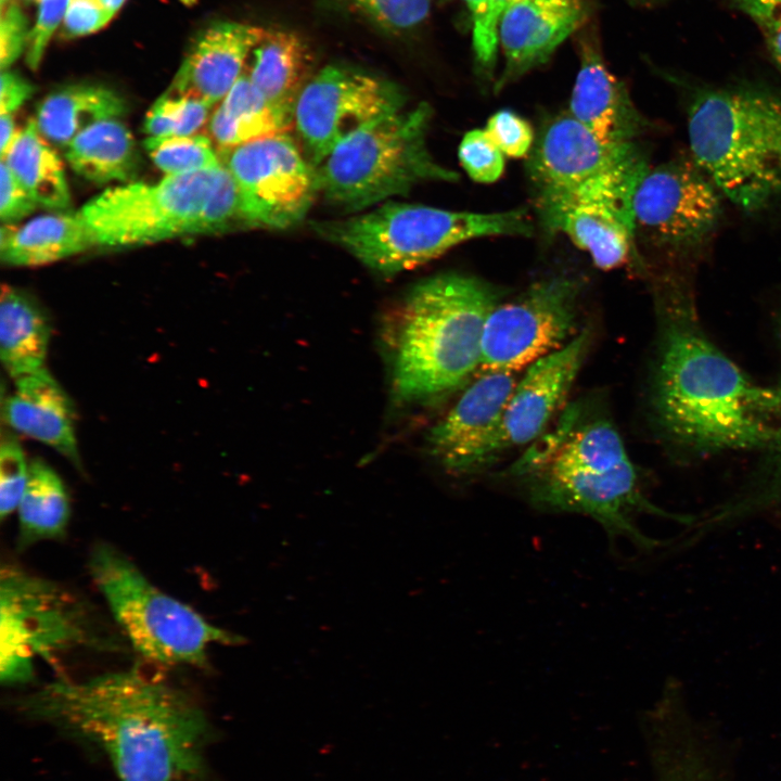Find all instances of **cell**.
Here are the masks:
<instances>
[{"mask_svg": "<svg viewBox=\"0 0 781 781\" xmlns=\"http://www.w3.org/2000/svg\"><path fill=\"white\" fill-rule=\"evenodd\" d=\"M313 229L373 271L393 276L472 239L530 235L533 223L524 209L485 214L387 202L349 218L316 222Z\"/></svg>", "mask_w": 781, "mask_h": 781, "instance_id": "cell-7", "label": "cell"}, {"mask_svg": "<svg viewBox=\"0 0 781 781\" xmlns=\"http://www.w3.org/2000/svg\"><path fill=\"white\" fill-rule=\"evenodd\" d=\"M126 111L125 100L114 90L98 85L76 84L46 97L35 120L47 140L67 146L88 127L118 118Z\"/></svg>", "mask_w": 781, "mask_h": 781, "instance_id": "cell-27", "label": "cell"}, {"mask_svg": "<svg viewBox=\"0 0 781 781\" xmlns=\"http://www.w3.org/2000/svg\"><path fill=\"white\" fill-rule=\"evenodd\" d=\"M27 461L18 441L3 435L0 446V516L10 515L21 502L28 479Z\"/></svg>", "mask_w": 781, "mask_h": 781, "instance_id": "cell-35", "label": "cell"}, {"mask_svg": "<svg viewBox=\"0 0 781 781\" xmlns=\"http://www.w3.org/2000/svg\"><path fill=\"white\" fill-rule=\"evenodd\" d=\"M374 21L392 29H408L422 23L430 0H355Z\"/></svg>", "mask_w": 781, "mask_h": 781, "instance_id": "cell-37", "label": "cell"}, {"mask_svg": "<svg viewBox=\"0 0 781 781\" xmlns=\"http://www.w3.org/2000/svg\"><path fill=\"white\" fill-rule=\"evenodd\" d=\"M777 331H778L779 337H780V340H781V313H780V316H779V318H778V321H777Z\"/></svg>", "mask_w": 781, "mask_h": 781, "instance_id": "cell-50", "label": "cell"}, {"mask_svg": "<svg viewBox=\"0 0 781 781\" xmlns=\"http://www.w3.org/2000/svg\"><path fill=\"white\" fill-rule=\"evenodd\" d=\"M265 30L239 22L213 23L195 37L167 91L210 107L221 102L243 75L244 63Z\"/></svg>", "mask_w": 781, "mask_h": 781, "instance_id": "cell-20", "label": "cell"}, {"mask_svg": "<svg viewBox=\"0 0 781 781\" xmlns=\"http://www.w3.org/2000/svg\"><path fill=\"white\" fill-rule=\"evenodd\" d=\"M757 452V461L738 489L703 517H696L690 540L781 508V423Z\"/></svg>", "mask_w": 781, "mask_h": 781, "instance_id": "cell-26", "label": "cell"}, {"mask_svg": "<svg viewBox=\"0 0 781 781\" xmlns=\"http://www.w3.org/2000/svg\"><path fill=\"white\" fill-rule=\"evenodd\" d=\"M144 146L155 166L167 176L193 174L221 164L212 140L204 135L148 137Z\"/></svg>", "mask_w": 781, "mask_h": 781, "instance_id": "cell-32", "label": "cell"}, {"mask_svg": "<svg viewBox=\"0 0 781 781\" xmlns=\"http://www.w3.org/2000/svg\"><path fill=\"white\" fill-rule=\"evenodd\" d=\"M526 168L536 201L568 196L649 169L633 142H603L569 112L545 121Z\"/></svg>", "mask_w": 781, "mask_h": 781, "instance_id": "cell-14", "label": "cell"}, {"mask_svg": "<svg viewBox=\"0 0 781 781\" xmlns=\"http://www.w3.org/2000/svg\"><path fill=\"white\" fill-rule=\"evenodd\" d=\"M247 226L285 229L300 221L319 193L317 169L285 132L221 150Z\"/></svg>", "mask_w": 781, "mask_h": 781, "instance_id": "cell-12", "label": "cell"}, {"mask_svg": "<svg viewBox=\"0 0 781 781\" xmlns=\"http://www.w3.org/2000/svg\"><path fill=\"white\" fill-rule=\"evenodd\" d=\"M92 247L79 210L38 216L22 227L3 223L0 232V257L10 266H42Z\"/></svg>", "mask_w": 781, "mask_h": 781, "instance_id": "cell-23", "label": "cell"}, {"mask_svg": "<svg viewBox=\"0 0 781 781\" xmlns=\"http://www.w3.org/2000/svg\"><path fill=\"white\" fill-rule=\"evenodd\" d=\"M209 108L200 100L166 90L148 111L143 129L151 138L194 135L206 123Z\"/></svg>", "mask_w": 781, "mask_h": 781, "instance_id": "cell-33", "label": "cell"}, {"mask_svg": "<svg viewBox=\"0 0 781 781\" xmlns=\"http://www.w3.org/2000/svg\"><path fill=\"white\" fill-rule=\"evenodd\" d=\"M65 155L77 175L98 184L128 181L138 165L133 137L117 118L81 131L67 145Z\"/></svg>", "mask_w": 781, "mask_h": 781, "instance_id": "cell-29", "label": "cell"}, {"mask_svg": "<svg viewBox=\"0 0 781 781\" xmlns=\"http://www.w3.org/2000/svg\"><path fill=\"white\" fill-rule=\"evenodd\" d=\"M30 30L22 9L14 2L2 7L0 21V66L8 69L27 49Z\"/></svg>", "mask_w": 781, "mask_h": 781, "instance_id": "cell-39", "label": "cell"}, {"mask_svg": "<svg viewBox=\"0 0 781 781\" xmlns=\"http://www.w3.org/2000/svg\"><path fill=\"white\" fill-rule=\"evenodd\" d=\"M71 514L66 487L44 461L29 463L28 479L18 504L17 548L63 538Z\"/></svg>", "mask_w": 781, "mask_h": 781, "instance_id": "cell-31", "label": "cell"}, {"mask_svg": "<svg viewBox=\"0 0 781 781\" xmlns=\"http://www.w3.org/2000/svg\"><path fill=\"white\" fill-rule=\"evenodd\" d=\"M433 110L420 103L362 127L316 168L319 193L346 212H359L428 181L458 180L427 146Z\"/></svg>", "mask_w": 781, "mask_h": 781, "instance_id": "cell-8", "label": "cell"}, {"mask_svg": "<svg viewBox=\"0 0 781 781\" xmlns=\"http://www.w3.org/2000/svg\"><path fill=\"white\" fill-rule=\"evenodd\" d=\"M398 87L340 65L317 73L298 95L294 125L306 158L318 167L347 137L402 108Z\"/></svg>", "mask_w": 781, "mask_h": 781, "instance_id": "cell-13", "label": "cell"}, {"mask_svg": "<svg viewBox=\"0 0 781 781\" xmlns=\"http://www.w3.org/2000/svg\"><path fill=\"white\" fill-rule=\"evenodd\" d=\"M15 705L95 748L119 781H207L204 710L182 689L140 668L61 678Z\"/></svg>", "mask_w": 781, "mask_h": 781, "instance_id": "cell-1", "label": "cell"}, {"mask_svg": "<svg viewBox=\"0 0 781 781\" xmlns=\"http://www.w3.org/2000/svg\"><path fill=\"white\" fill-rule=\"evenodd\" d=\"M112 18L100 0H69L63 20L64 35L74 38L93 34Z\"/></svg>", "mask_w": 781, "mask_h": 781, "instance_id": "cell-41", "label": "cell"}, {"mask_svg": "<svg viewBox=\"0 0 781 781\" xmlns=\"http://www.w3.org/2000/svg\"><path fill=\"white\" fill-rule=\"evenodd\" d=\"M694 164L738 206L754 210L781 192V100L757 90L697 97L688 117Z\"/></svg>", "mask_w": 781, "mask_h": 781, "instance_id": "cell-5", "label": "cell"}, {"mask_svg": "<svg viewBox=\"0 0 781 781\" xmlns=\"http://www.w3.org/2000/svg\"><path fill=\"white\" fill-rule=\"evenodd\" d=\"M88 569L121 635L145 660L208 668L212 644L244 643L243 637L214 626L158 589L111 543L100 541L92 547Z\"/></svg>", "mask_w": 781, "mask_h": 781, "instance_id": "cell-9", "label": "cell"}, {"mask_svg": "<svg viewBox=\"0 0 781 781\" xmlns=\"http://www.w3.org/2000/svg\"><path fill=\"white\" fill-rule=\"evenodd\" d=\"M69 0H39V10L30 29L26 49V62L36 69L44 54L52 35L63 22Z\"/></svg>", "mask_w": 781, "mask_h": 781, "instance_id": "cell-38", "label": "cell"}, {"mask_svg": "<svg viewBox=\"0 0 781 781\" xmlns=\"http://www.w3.org/2000/svg\"><path fill=\"white\" fill-rule=\"evenodd\" d=\"M515 474L528 500L547 512L577 513L597 521L610 538L623 536L642 548L661 542L635 525L649 513L691 526L696 516L669 513L649 501L616 427L606 419L577 423L573 415Z\"/></svg>", "mask_w": 781, "mask_h": 781, "instance_id": "cell-4", "label": "cell"}, {"mask_svg": "<svg viewBox=\"0 0 781 781\" xmlns=\"http://www.w3.org/2000/svg\"><path fill=\"white\" fill-rule=\"evenodd\" d=\"M517 383L509 371H482L427 434L434 459L452 475H469L500 453L503 414Z\"/></svg>", "mask_w": 781, "mask_h": 781, "instance_id": "cell-15", "label": "cell"}, {"mask_svg": "<svg viewBox=\"0 0 781 781\" xmlns=\"http://www.w3.org/2000/svg\"><path fill=\"white\" fill-rule=\"evenodd\" d=\"M294 123L293 116L270 104L243 74L209 120V131L221 150L284 132Z\"/></svg>", "mask_w": 781, "mask_h": 781, "instance_id": "cell-28", "label": "cell"}, {"mask_svg": "<svg viewBox=\"0 0 781 781\" xmlns=\"http://www.w3.org/2000/svg\"><path fill=\"white\" fill-rule=\"evenodd\" d=\"M221 166L166 176L155 183L111 187L95 195L79 209L95 247H125L204 234V212Z\"/></svg>", "mask_w": 781, "mask_h": 781, "instance_id": "cell-10", "label": "cell"}, {"mask_svg": "<svg viewBox=\"0 0 781 781\" xmlns=\"http://www.w3.org/2000/svg\"><path fill=\"white\" fill-rule=\"evenodd\" d=\"M579 280L554 276L499 303L485 323L478 371L515 373L565 346L577 332Z\"/></svg>", "mask_w": 781, "mask_h": 781, "instance_id": "cell-11", "label": "cell"}, {"mask_svg": "<svg viewBox=\"0 0 781 781\" xmlns=\"http://www.w3.org/2000/svg\"><path fill=\"white\" fill-rule=\"evenodd\" d=\"M485 131L503 155L509 157L528 155L535 142L530 124L509 110L496 112L488 119Z\"/></svg>", "mask_w": 781, "mask_h": 781, "instance_id": "cell-36", "label": "cell"}, {"mask_svg": "<svg viewBox=\"0 0 781 781\" xmlns=\"http://www.w3.org/2000/svg\"><path fill=\"white\" fill-rule=\"evenodd\" d=\"M104 10L113 17L123 7L125 0H100Z\"/></svg>", "mask_w": 781, "mask_h": 781, "instance_id": "cell-49", "label": "cell"}, {"mask_svg": "<svg viewBox=\"0 0 781 781\" xmlns=\"http://www.w3.org/2000/svg\"><path fill=\"white\" fill-rule=\"evenodd\" d=\"M764 27L781 23V0H737Z\"/></svg>", "mask_w": 781, "mask_h": 781, "instance_id": "cell-46", "label": "cell"}, {"mask_svg": "<svg viewBox=\"0 0 781 781\" xmlns=\"http://www.w3.org/2000/svg\"><path fill=\"white\" fill-rule=\"evenodd\" d=\"M0 217L3 223L14 222L30 215L38 205L9 166L0 163Z\"/></svg>", "mask_w": 781, "mask_h": 781, "instance_id": "cell-40", "label": "cell"}, {"mask_svg": "<svg viewBox=\"0 0 781 781\" xmlns=\"http://www.w3.org/2000/svg\"><path fill=\"white\" fill-rule=\"evenodd\" d=\"M638 183L610 182L580 193L536 201L542 225L567 235L603 270L629 258L636 232L633 196Z\"/></svg>", "mask_w": 781, "mask_h": 781, "instance_id": "cell-17", "label": "cell"}, {"mask_svg": "<svg viewBox=\"0 0 781 781\" xmlns=\"http://www.w3.org/2000/svg\"><path fill=\"white\" fill-rule=\"evenodd\" d=\"M586 17V0H525L505 10L497 29L504 67L495 89L546 63Z\"/></svg>", "mask_w": 781, "mask_h": 781, "instance_id": "cell-19", "label": "cell"}, {"mask_svg": "<svg viewBox=\"0 0 781 781\" xmlns=\"http://www.w3.org/2000/svg\"><path fill=\"white\" fill-rule=\"evenodd\" d=\"M580 66L573 87L569 113L606 143H631L643 128L625 85L607 68L599 44L579 42Z\"/></svg>", "mask_w": 781, "mask_h": 781, "instance_id": "cell-21", "label": "cell"}, {"mask_svg": "<svg viewBox=\"0 0 781 781\" xmlns=\"http://www.w3.org/2000/svg\"><path fill=\"white\" fill-rule=\"evenodd\" d=\"M35 88L20 74L1 71L0 114H13L31 97Z\"/></svg>", "mask_w": 781, "mask_h": 781, "instance_id": "cell-43", "label": "cell"}, {"mask_svg": "<svg viewBox=\"0 0 781 781\" xmlns=\"http://www.w3.org/2000/svg\"><path fill=\"white\" fill-rule=\"evenodd\" d=\"M663 766L662 781H715L703 757L693 747L684 745L669 753Z\"/></svg>", "mask_w": 781, "mask_h": 781, "instance_id": "cell-42", "label": "cell"}, {"mask_svg": "<svg viewBox=\"0 0 781 781\" xmlns=\"http://www.w3.org/2000/svg\"><path fill=\"white\" fill-rule=\"evenodd\" d=\"M771 53L781 68V23L765 27Z\"/></svg>", "mask_w": 781, "mask_h": 781, "instance_id": "cell-48", "label": "cell"}, {"mask_svg": "<svg viewBox=\"0 0 781 781\" xmlns=\"http://www.w3.org/2000/svg\"><path fill=\"white\" fill-rule=\"evenodd\" d=\"M38 205L64 210L71 205L65 171L55 151L31 119L1 157Z\"/></svg>", "mask_w": 781, "mask_h": 781, "instance_id": "cell-30", "label": "cell"}, {"mask_svg": "<svg viewBox=\"0 0 781 781\" xmlns=\"http://www.w3.org/2000/svg\"><path fill=\"white\" fill-rule=\"evenodd\" d=\"M651 411L665 441L687 458L758 451L781 417V382H754L707 336L686 287L658 302Z\"/></svg>", "mask_w": 781, "mask_h": 781, "instance_id": "cell-2", "label": "cell"}, {"mask_svg": "<svg viewBox=\"0 0 781 781\" xmlns=\"http://www.w3.org/2000/svg\"><path fill=\"white\" fill-rule=\"evenodd\" d=\"M251 54L249 80L270 104L294 118L298 95L309 81L311 57L304 41L289 30L266 29Z\"/></svg>", "mask_w": 781, "mask_h": 781, "instance_id": "cell-24", "label": "cell"}, {"mask_svg": "<svg viewBox=\"0 0 781 781\" xmlns=\"http://www.w3.org/2000/svg\"><path fill=\"white\" fill-rule=\"evenodd\" d=\"M21 130L16 129L12 114H1L0 116V156L3 157Z\"/></svg>", "mask_w": 781, "mask_h": 781, "instance_id": "cell-47", "label": "cell"}, {"mask_svg": "<svg viewBox=\"0 0 781 781\" xmlns=\"http://www.w3.org/2000/svg\"><path fill=\"white\" fill-rule=\"evenodd\" d=\"M51 321L42 306L26 292L3 284L0 297V357L14 379L42 369Z\"/></svg>", "mask_w": 781, "mask_h": 781, "instance_id": "cell-25", "label": "cell"}, {"mask_svg": "<svg viewBox=\"0 0 781 781\" xmlns=\"http://www.w3.org/2000/svg\"><path fill=\"white\" fill-rule=\"evenodd\" d=\"M525 0H487L485 35L487 52L492 65L496 63L497 52L499 49L497 37L499 20L505 10Z\"/></svg>", "mask_w": 781, "mask_h": 781, "instance_id": "cell-45", "label": "cell"}, {"mask_svg": "<svg viewBox=\"0 0 781 781\" xmlns=\"http://www.w3.org/2000/svg\"><path fill=\"white\" fill-rule=\"evenodd\" d=\"M464 2L472 16V39L475 60L482 71L488 74L492 71L494 65L489 60L486 46L485 22L487 0H464Z\"/></svg>", "mask_w": 781, "mask_h": 781, "instance_id": "cell-44", "label": "cell"}, {"mask_svg": "<svg viewBox=\"0 0 781 781\" xmlns=\"http://www.w3.org/2000/svg\"><path fill=\"white\" fill-rule=\"evenodd\" d=\"M127 640L112 632L95 607L76 591L17 564L0 571V679L27 683L35 661L54 662L72 651L123 652Z\"/></svg>", "mask_w": 781, "mask_h": 781, "instance_id": "cell-6", "label": "cell"}, {"mask_svg": "<svg viewBox=\"0 0 781 781\" xmlns=\"http://www.w3.org/2000/svg\"><path fill=\"white\" fill-rule=\"evenodd\" d=\"M459 159L468 175L476 182L497 181L504 170V155L485 130L468 131L459 145Z\"/></svg>", "mask_w": 781, "mask_h": 781, "instance_id": "cell-34", "label": "cell"}, {"mask_svg": "<svg viewBox=\"0 0 781 781\" xmlns=\"http://www.w3.org/2000/svg\"><path fill=\"white\" fill-rule=\"evenodd\" d=\"M500 302L498 287L458 272L440 273L409 289L384 330L396 398L434 399L478 371L485 323Z\"/></svg>", "mask_w": 781, "mask_h": 781, "instance_id": "cell-3", "label": "cell"}, {"mask_svg": "<svg viewBox=\"0 0 781 781\" xmlns=\"http://www.w3.org/2000/svg\"><path fill=\"white\" fill-rule=\"evenodd\" d=\"M8 1H9V0H1V5L3 7L4 3L8 2Z\"/></svg>", "mask_w": 781, "mask_h": 781, "instance_id": "cell-51", "label": "cell"}, {"mask_svg": "<svg viewBox=\"0 0 781 781\" xmlns=\"http://www.w3.org/2000/svg\"><path fill=\"white\" fill-rule=\"evenodd\" d=\"M584 329L565 346L527 367L508 401L500 452L536 440L564 405L590 347Z\"/></svg>", "mask_w": 781, "mask_h": 781, "instance_id": "cell-18", "label": "cell"}, {"mask_svg": "<svg viewBox=\"0 0 781 781\" xmlns=\"http://www.w3.org/2000/svg\"><path fill=\"white\" fill-rule=\"evenodd\" d=\"M716 189L696 165L686 162L649 169L633 196L636 231L661 245L701 239L719 215Z\"/></svg>", "mask_w": 781, "mask_h": 781, "instance_id": "cell-16", "label": "cell"}, {"mask_svg": "<svg viewBox=\"0 0 781 781\" xmlns=\"http://www.w3.org/2000/svg\"><path fill=\"white\" fill-rule=\"evenodd\" d=\"M2 417L16 432L54 448L80 468L73 402L46 369L16 379Z\"/></svg>", "mask_w": 781, "mask_h": 781, "instance_id": "cell-22", "label": "cell"}]
</instances>
